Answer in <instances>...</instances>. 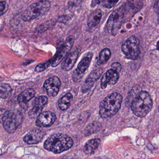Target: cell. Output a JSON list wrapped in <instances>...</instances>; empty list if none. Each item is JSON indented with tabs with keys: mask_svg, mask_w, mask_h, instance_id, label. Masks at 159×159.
Segmentation results:
<instances>
[{
	"mask_svg": "<svg viewBox=\"0 0 159 159\" xmlns=\"http://www.w3.org/2000/svg\"><path fill=\"white\" fill-rule=\"evenodd\" d=\"M73 144L70 136L61 133L53 134L44 143L45 149L55 154H59L69 150Z\"/></svg>",
	"mask_w": 159,
	"mask_h": 159,
	"instance_id": "6da1fadb",
	"label": "cell"
},
{
	"mask_svg": "<svg viewBox=\"0 0 159 159\" xmlns=\"http://www.w3.org/2000/svg\"><path fill=\"white\" fill-rule=\"evenodd\" d=\"M122 97L117 92H114L103 99L99 106V115L102 118L115 115L121 107Z\"/></svg>",
	"mask_w": 159,
	"mask_h": 159,
	"instance_id": "7a4b0ae2",
	"label": "cell"
},
{
	"mask_svg": "<svg viewBox=\"0 0 159 159\" xmlns=\"http://www.w3.org/2000/svg\"><path fill=\"white\" fill-rule=\"evenodd\" d=\"M153 101L148 92L142 91L139 92L132 102V110L134 114L139 117H144L151 111Z\"/></svg>",
	"mask_w": 159,
	"mask_h": 159,
	"instance_id": "3957f363",
	"label": "cell"
},
{
	"mask_svg": "<svg viewBox=\"0 0 159 159\" xmlns=\"http://www.w3.org/2000/svg\"><path fill=\"white\" fill-rule=\"evenodd\" d=\"M50 7L51 4L48 1H41L34 3L23 12L21 18L26 21L39 18L48 12Z\"/></svg>",
	"mask_w": 159,
	"mask_h": 159,
	"instance_id": "277c9868",
	"label": "cell"
},
{
	"mask_svg": "<svg viewBox=\"0 0 159 159\" xmlns=\"http://www.w3.org/2000/svg\"><path fill=\"white\" fill-rule=\"evenodd\" d=\"M22 121V115L21 113L16 111L10 112L7 110L3 118L2 123L7 132L13 133L21 124Z\"/></svg>",
	"mask_w": 159,
	"mask_h": 159,
	"instance_id": "5b68a950",
	"label": "cell"
},
{
	"mask_svg": "<svg viewBox=\"0 0 159 159\" xmlns=\"http://www.w3.org/2000/svg\"><path fill=\"white\" fill-rule=\"evenodd\" d=\"M125 9L122 7L118 8L112 12L107 23L108 33L112 35H116L124 20Z\"/></svg>",
	"mask_w": 159,
	"mask_h": 159,
	"instance_id": "8992f818",
	"label": "cell"
},
{
	"mask_svg": "<svg viewBox=\"0 0 159 159\" xmlns=\"http://www.w3.org/2000/svg\"><path fill=\"white\" fill-rule=\"evenodd\" d=\"M140 44L139 39L135 36H131L122 44L121 50L127 58L135 60L140 54Z\"/></svg>",
	"mask_w": 159,
	"mask_h": 159,
	"instance_id": "52a82bcc",
	"label": "cell"
},
{
	"mask_svg": "<svg viewBox=\"0 0 159 159\" xmlns=\"http://www.w3.org/2000/svg\"><path fill=\"white\" fill-rule=\"evenodd\" d=\"M75 37L73 35H70L65 39V42L58 49L57 53L52 60L51 66L56 67L61 63L62 60L68 55L73 46L75 42Z\"/></svg>",
	"mask_w": 159,
	"mask_h": 159,
	"instance_id": "ba28073f",
	"label": "cell"
},
{
	"mask_svg": "<svg viewBox=\"0 0 159 159\" xmlns=\"http://www.w3.org/2000/svg\"><path fill=\"white\" fill-rule=\"evenodd\" d=\"M93 54L91 52H89L86 54L80 62L77 68L74 71L72 74L73 79L75 82L81 81L84 73L87 70L91 62Z\"/></svg>",
	"mask_w": 159,
	"mask_h": 159,
	"instance_id": "9c48e42d",
	"label": "cell"
},
{
	"mask_svg": "<svg viewBox=\"0 0 159 159\" xmlns=\"http://www.w3.org/2000/svg\"><path fill=\"white\" fill-rule=\"evenodd\" d=\"M43 87L46 89L49 97H55L59 91L61 87V81L58 77L53 76L45 80Z\"/></svg>",
	"mask_w": 159,
	"mask_h": 159,
	"instance_id": "30bf717a",
	"label": "cell"
},
{
	"mask_svg": "<svg viewBox=\"0 0 159 159\" xmlns=\"http://www.w3.org/2000/svg\"><path fill=\"white\" fill-rule=\"evenodd\" d=\"M57 119V116L53 112L45 111L41 113L36 119V124L40 128H47L52 126Z\"/></svg>",
	"mask_w": 159,
	"mask_h": 159,
	"instance_id": "8fae6325",
	"label": "cell"
},
{
	"mask_svg": "<svg viewBox=\"0 0 159 159\" xmlns=\"http://www.w3.org/2000/svg\"><path fill=\"white\" fill-rule=\"evenodd\" d=\"M103 73L102 68L96 69L93 71L86 78L81 88L82 92H88L93 87L95 82L101 77Z\"/></svg>",
	"mask_w": 159,
	"mask_h": 159,
	"instance_id": "7c38bea8",
	"label": "cell"
},
{
	"mask_svg": "<svg viewBox=\"0 0 159 159\" xmlns=\"http://www.w3.org/2000/svg\"><path fill=\"white\" fill-rule=\"evenodd\" d=\"M119 73L110 69L108 70L102 77L101 79V88L105 89L108 86H113L116 84L119 78Z\"/></svg>",
	"mask_w": 159,
	"mask_h": 159,
	"instance_id": "4fadbf2b",
	"label": "cell"
},
{
	"mask_svg": "<svg viewBox=\"0 0 159 159\" xmlns=\"http://www.w3.org/2000/svg\"><path fill=\"white\" fill-rule=\"evenodd\" d=\"M48 102V98L46 96H40L36 98L33 108L29 112V116L31 118L38 117Z\"/></svg>",
	"mask_w": 159,
	"mask_h": 159,
	"instance_id": "5bb4252c",
	"label": "cell"
},
{
	"mask_svg": "<svg viewBox=\"0 0 159 159\" xmlns=\"http://www.w3.org/2000/svg\"><path fill=\"white\" fill-rule=\"evenodd\" d=\"M45 134V133L43 130L34 129L25 135L23 141L28 144H36L42 141Z\"/></svg>",
	"mask_w": 159,
	"mask_h": 159,
	"instance_id": "9a60e30c",
	"label": "cell"
},
{
	"mask_svg": "<svg viewBox=\"0 0 159 159\" xmlns=\"http://www.w3.org/2000/svg\"><path fill=\"white\" fill-rule=\"evenodd\" d=\"M35 94V91L33 88L27 89L20 93L18 97V101L21 108L27 110L29 101L34 97Z\"/></svg>",
	"mask_w": 159,
	"mask_h": 159,
	"instance_id": "2e32d148",
	"label": "cell"
},
{
	"mask_svg": "<svg viewBox=\"0 0 159 159\" xmlns=\"http://www.w3.org/2000/svg\"><path fill=\"white\" fill-rule=\"evenodd\" d=\"M78 56L79 52L77 50H74L70 52L62 62L61 65V69L67 72L71 70L78 59Z\"/></svg>",
	"mask_w": 159,
	"mask_h": 159,
	"instance_id": "e0dca14e",
	"label": "cell"
},
{
	"mask_svg": "<svg viewBox=\"0 0 159 159\" xmlns=\"http://www.w3.org/2000/svg\"><path fill=\"white\" fill-rule=\"evenodd\" d=\"M102 16V12L101 9H97L91 13L88 18V25L90 28H94L100 23Z\"/></svg>",
	"mask_w": 159,
	"mask_h": 159,
	"instance_id": "ac0fdd59",
	"label": "cell"
},
{
	"mask_svg": "<svg viewBox=\"0 0 159 159\" xmlns=\"http://www.w3.org/2000/svg\"><path fill=\"white\" fill-rule=\"evenodd\" d=\"M101 143L99 139H93L88 141L84 146V153L87 155H92L94 153L95 150L99 147Z\"/></svg>",
	"mask_w": 159,
	"mask_h": 159,
	"instance_id": "d6986e66",
	"label": "cell"
},
{
	"mask_svg": "<svg viewBox=\"0 0 159 159\" xmlns=\"http://www.w3.org/2000/svg\"><path fill=\"white\" fill-rule=\"evenodd\" d=\"M73 95L71 93H68L61 98L58 102L60 109L62 111L67 110L70 107L72 101Z\"/></svg>",
	"mask_w": 159,
	"mask_h": 159,
	"instance_id": "ffe728a7",
	"label": "cell"
},
{
	"mask_svg": "<svg viewBox=\"0 0 159 159\" xmlns=\"http://www.w3.org/2000/svg\"><path fill=\"white\" fill-rule=\"evenodd\" d=\"M111 56V50L108 48L104 49L100 52L97 64L99 66L105 64L110 59Z\"/></svg>",
	"mask_w": 159,
	"mask_h": 159,
	"instance_id": "44dd1931",
	"label": "cell"
},
{
	"mask_svg": "<svg viewBox=\"0 0 159 159\" xmlns=\"http://www.w3.org/2000/svg\"><path fill=\"white\" fill-rule=\"evenodd\" d=\"M12 89L10 85L6 83L0 84V98L6 99L11 95Z\"/></svg>",
	"mask_w": 159,
	"mask_h": 159,
	"instance_id": "7402d4cb",
	"label": "cell"
},
{
	"mask_svg": "<svg viewBox=\"0 0 159 159\" xmlns=\"http://www.w3.org/2000/svg\"><path fill=\"white\" fill-rule=\"evenodd\" d=\"M101 125L100 123L97 122H93L89 124L85 130V134L89 135L95 133L101 129Z\"/></svg>",
	"mask_w": 159,
	"mask_h": 159,
	"instance_id": "603a6c76",
	"label": "cell"
},
{
	"mask_svg": "<svg viewBox=\"0 0 159 159\" xmlns=\"http://www.w3.org/2000/svg\"><path fill=\"white\" fill-rule=\"evenodd\" d=\"M52 63V60L50 59L44 63H41L37 65L35 67L34 71L37 72H43L47 68L49 67L50 64Z\"/></svg>",
	"mask_w": 159,
	"mask_h": 159,
	"instance_id": "cb8c5ba5",
	"label": "cell"
},
{
	"mask_svg": "<svg viewBox=\"0 0 159 159\" xmlns=\"http://www.w3.org/2000/svg\"><path fill=\"white\" fill-rule=\"evenodd\" d=\"M118 2L117 1H101V3L102 6L105 8H111L116 5V4Z\"/></svg>",
	"mask_w": 159,
	"mask_h": 159,
	"instance_id": "d4e9b609",
	"label": "cell"
},
{
	"mask_svg": "<svg viewBox=\"0 0 159 159\" xmlns=\"http://www.w3.org/2000/svg\"><path fill=\"white\" fill-rule=\"evenodd\" d=\"M8 8L7 3L5 2H0V16L3 15Z\"/></svg>",
	"mask_w": 159,
	"mask_h": 159,
	"instance_id": "484cf974",
	"label": "cell"
},
{
	"mask_svg": "<svg viewBox=\"0 0 159 159\" xmlns=\"http://www.w3.org/2000/svg\"><path fill=\"white\" fill-rule=\"evenodd\" d=\"M111 67L112 70L116 71V72L119 73L121 71V69H122V66H121V64L120 63H114L111 65Z\"/></svg>",
	"mask_w": 159,
	"mask_h": 159,
	"instance_id": "4316f807",
	"label": "cell"
},
{
	"mask_svg": "<svg viewBox=\"0 0 159 159\" xmlns=\"http://www.w3.org/2000/svg\"><path fill=\"white\" fill-rule=\"evenodd\" d=\"M154 9L155 12L159 15V1H157L154 4Z\"/></svg>",
	"mask_w": 159,
	"mask_h": 159,
	"instance_id": "83f0119b",
	"label": "cell"
},
{
	"mask_svg": "<svg viewBox=\"0 0 159 159\" xmlns=\"http://www.w3.org/2000/svg\"><path fill=\"white\" fill-rule=\"evenodd\" d=\"M7 110L5 109H0V122H2L3 118L4 115L5 113L6 112Z\"/></svg>",
	"mask_w": 159,
	"mask_h": 159,
	"instance_id": "f1b7e54d",
	"label": "cell"
},
{
	"mask_svg": "<svg viewBox=\"0 0 159 159\" xmlns=\"http://www.w3.org/2000/svg\"><path fill=\"white\" fill-rule=\"evenodd\" d=\"M101 1H92V3L91 5V6L92 7H95L96 5L99 4L101 3Z\"/></svg>",
	"mask_w": 159,
	"mask_h": 159,
	"instance_id": "f546056e",
	"label": "cell"
},
{
	"mask_svg": "<svg viewBox=\"0 0 159 159\" xmlns=\"http://www.w3.org/2000/svg\"><path fill=\"white\" fill-rule=\"evenodd\" d=\"M157 48H158V49H159V43H158V44H157Z\"/></svg>",
	"mask_w": 159,
	"mask_h": 159,
	"instance_id": "4dcf8cb0",
	"label": "cell"
},
{
	"mask_svg": "<svg viewBox=\"0 0 159 159\" xmlns=\"http://www.w3.org/2000/svg\"><path fill=\"white\" fill-rule=\"evenodd\" d=\"M158 23H159V18H158Z\"/></svg>",
	"mask_w": 159,
	"mask_h": 159,
	"instance_id": "1f68e13d",
	"label": "cell"
}]
</instances>
